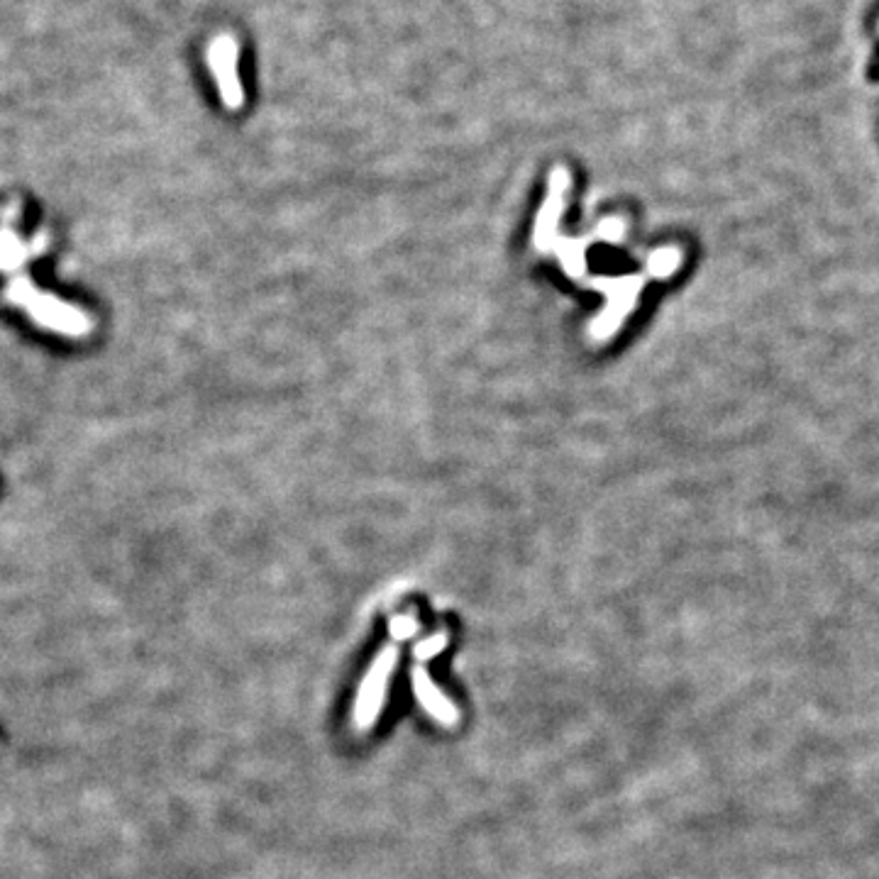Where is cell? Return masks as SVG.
Segmentation results:
<instances>
[{"label": "cell", "mask_w": 879, "mask_h": 879, "mask_svg": "<svg viewBox=\"0 0 879 879\" xmlns=\"http://www.w3.org/2000/svg\"><path fill=\"white\" fill-rule=\"evenodd\" d=\"M596 242H608V245H618L626 235V220L623 218H608L599 228L594 230Z\"/></svg>", "instance_id": "obj_10"}, {"label": "cell", "mask_w": 879, "mask_h": 879, "mask_svg": "<svg viewBox=\"0 0 879 879\" xmlns=\"http://www.w3.org/2000/svg\"><path fill=\"white\" fill-rule=\"evenodd\" d=\"M237 57H240V49L235 37L220 35L208 44V69L228 110H240L245 105V91L237 74Z\"/></svg>", "instance_id": "obj_4"}, {"label": "cell", "mask_w": 879, "mask_h": 879, "mask_svg": "<svg viewBox=\"0 0 879 879\" xmlns=\"http://www.w3.org/2000/svg\"><path fill=\"white\" fill-rule=\"evenodd\" d=\"M596 235L591 237H557L555 242V250L557 257H560L562 269H565L567 276L572 279H582L586 274V250L589 245H594Z\"/></svg>", "instance_id": "obj_8"}, {"label": "cell", "mask_w": 879, "mask_h": 879, "mask_svg": "<svg viewBox=\"0 0 879 879\" xmlns=\"http://www.w3.org/2000/svg\"><path fill=\"white\" fill-rule=\"evenodd\" d=\"M411 682H413V691H416V699L418 704L423 706L435 721L442 723V726H455L457 718H460V711L455 709L452 701L445 699V694L435 687V682L430 679V674L423 670V667H416L411 674Z\"/></svg>", "instance_id": "obj_7"}, {"label": "cell", "mask_w": 879, "mask_h": 879, "mask_svg": "<svg viewBox=\"0 0 879 879\" xmlns=\"http://www.w3.org/2000/svg\"><path fill=\"white\" fill-rule=\"evenodd\" d=\"M569 189H572V174H569V169L567 167L552 169L550 181H547V196L543 206L538 210V218H535V228H533L535 250L547 252L555 247L557 237H560L557 225H560Z\"/></svg>", "instance_id": "obj_5"}, {"label": "cell", "mask_w": 879, "mask_h": 879, "mask_svg": "<svg viewBox=\"0 0 879 879\" xmlns=\"http://www.w3.org/2000/svg\"><path fill=\"white\" fill-rule=\"evenodd\" d=\"M20 210V201H13L0 213V269L3 272H15L27 259L37 257L47 247V235L44 232H37V237L30 245L20 240L18 228H15V223L20 220Z\"/></svg>", "instance_id": "obj_6"}, {"label": "cell", "mask_w": 879, "mask_h": 879, "mask_svg": "<svg viewBox=\"0 0 879 879\" xmlns=\"http://www.w3.org/2000/svg\"><path fill=\"white\" fill-rule=\"evenodd\" d=\"M645 279L643 274H626V276H599L591 279L589 284L599 289L606 296L604 311L596 315L589 325V337L594 342H606L618 333L626 318L633 313L638 303L640 291H643Z\"/></svg>", "instance_id": "obj_2"}, {"label": "cell", "mask_w": 879, "mask_h": 879, "mask_svg": "<svg viewBox=\"0 0 879 879\" xmlns=\"http://www.w3.org/2000/svg\"><path fill=\"white\" fill-rule=\"evenodd\" d=\"M418 628H420L418 618L411 616V613H406V616L391 618V623H389V633L394 635V640L413 638V635L418 633Z\"/></svg>", "instance_id": "obj_12"}, {"label": "cell", "mask_w": 879, "mask_h": 879, "mask_svg": "<svg viewBox=\"0 0 879 879\" xmlns=\"http://www.w3.org/2000/svg\"><path fill=\"white\" fill-rule=\"evenodd\" d=\"M682 264V250L679 247H660L650 254L648 276L652 279H670Z\"/></svg>", "instance_id": "obj_9"}, {"label": "cell", "mask_w": 879, "mask_h": 879, "mask_svg": "<svg viewBox=\"0 0 879 879\" xmlns=\"http://www.w3.org/2000/svg\"><path fill=\"white\" fill-rule=\"evenodd\" d=\"M398 655H401L398 645H386L377 655V660L372 662L367 674H364L355 706V723L359 731H369L377 723L379 713L384 709L391 674H394L398 665Z\"/></svg>", "instance_id": "obj_3"}, {"label": "cell", "mask_w": 879, "mask_h": 879, "mask_svg": "<svg viewBox=\"0 0 879 879\" xmlns=\"http://www.w3.org/2000/svg\"><path fill=\"white\" fill-rule=\"evenodd\" d=\"M445 645H447V635L435 633V635H430V638L420 640V643L416 645V650H413V655H416L418 662H425V660H430V657L440 655V652L445 650Z\"/></svg>", "instance_id": "obj_11"}, {"label": "cell", "mask_w": 879, "mask_h": 879, "mask_svg": "<svg viewBox=\"0 0 879 879\" xmlns=\"http://www.w3.org/2000/svg\"><path fill=\"white\" fill-rule=\"evenodd\" d=\"M3 298L13 306L25 308L27 315L37 325L54 330V333H62L66 337H86L93 328L91 318L84 311L69 306L62 298L52 296V293L35 289L30 276L25 274H15L8 281V286L3 289Z\"/></svg>", "instance_id": "obj_1"}]
</instances>
